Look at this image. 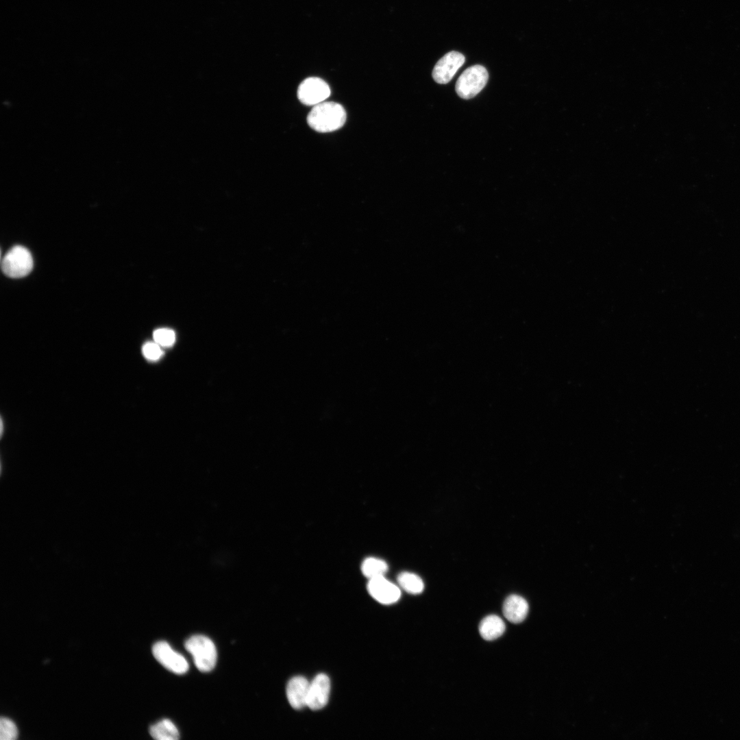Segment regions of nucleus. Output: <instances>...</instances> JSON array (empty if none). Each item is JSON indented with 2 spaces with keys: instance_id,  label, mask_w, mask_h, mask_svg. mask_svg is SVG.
I'll list each match as a JSON object with an SVG mask.
<instances>
[{
  "instance_id": "f257e3e1",
  "label": "nucleus",
  "mask_w": 740,
  "mask_h": 740,
  "mask_svg": "<svg viewBox=\"0 0 740 740\" xmlns=\"http://www.w3.org/2000/svg\"><path fill=\"white\" fill-rule=\"evenodd\" d=\"M346 121V112L339 103L323 101L312 108L307 116V123L319 132H330L340 129Z\"/></svg>"
},
{
  "instance_id": "f03ea898",
  "label": "nucleus",
  "mask_w": 740,
  "mask_h": 740,
  "mask_svg": "<svg viewBox=\"0 0 740 740\" xmlns=\"http://www.w3.org/2000/svg\"><path fill=\"white\" fill-rule=\"evenodd\" d=\"M184 646L192 654L195 665L199 671L208 672L214 667L217 653L210 639L204 635H193L185 641Z\"/></svg>"
},
{
  "instance_id": "7ed1b4c3",
  "label": "nucleus",
  "mask_w": 740,
  "mask_h": 740,
  "mask_svg": "<svg viewBox=\"0 0 740 740\" xmlns=\"http://www.w3.org/2000/svg\"><path fill=\"white\" fill-rule=\"evenodd\" d=\"M488 79L489 73L484 66L480 64L469 66L457 79L456 92L463 99H471L484 88Z\"/></svg>"
},
{
  "instance_id": "20e7f679",
  "label": "nucleus",
  "mask_w": 740,
  "mask_h": 740,
  "mask_svg": "<svg viewBox=\"0 0 740 740\" xmlns=\"http://www.w3.org/2000/svg\"><path fill=\"white\" fill-rule=\"evenodd\" d=\"M33 258L29 251L21 245L11 248L1 260L3 273L12 278L28 275L33 268Z\"/></svg>"
},
{
  "instance_id": "39448f33",
  "label": "nucleus",
  "mask_w": 740,
  "mask_h": 740,
  "mask_svg": "<svg viewBox=\"0 0 740 740\" xmlns=\"http://www.w3.org/2000/svg\"><path fill=\"white\" fill-rule=\"evenodd\" d=\"M330 93L328 84L322 79L315 77L304 79L297 89L299 100L306 106H314L323 102Z\"/></svg>"
},
{
  "instance_id": "423d86ee",
  "label": "nucleus",
  "mask_w": 740,
  "mask_h": 740,
  "mask_svg": "<svg viewBox=\"0 0 740 740\" xmlns=\"http://www.w3.org/2000/svg\"><path fill=\"white\" fill-rule=\"evenodd\" d=\"M152 653L162 666L175 674H183L188 670L186 658L173 650L166 641L156 642L153 645Z\"/></svg>"
},
{
  "instance_id": "0eeeda50",
  "label": "nucleus",
  "mask_w": 740,
  "mask_h": 740,
  "mask_svg": "<svg viewBox=\"0 0 740 740\" xmlns=\"http://www.w3.org/2000/svg\"><path fill=\"white\" fill-rule=\"evenodd\" d=\"M465 56L455 51L444 55L435 64L432 70V77L438 84L448 83L465 63Z\"/></svg>"
},
{
  "instance_id": "6e6552de",
  "label": "nucleus",
  "mask_w": 740,
  "mask_h": 740,
  "mask_svg": "<svg viewBox=\"0 0 740 740\" xmlns=\"http://www.w3.org/2000/svg\"><path fill=\"white\" fill-rule=\"evenodd\" d=\"M367 589L373 598L383 604L395 603L401 596L399 588L384 576L369 579Z\"/></svg>"
},
{
  "instance_id": "1a4fd4ad",
  "label": "nucleus",
  "mask_w": 740,
  "mask_h": 740,
  "mask_svg": "<svg viewBox=\"0 0 740 740\" xmlns=\"http://www.w3.org/2000/svg\"><path fill=\"white\" fill-rule=\"evenodd\" d=\"M330 681L328 676L320 674L310 682L307 706L313 711L323 708L328 702Z\"/></svg>"
},
{
  "instance_id": "9d476101",
  "label": "nucleus",
  "mask_w": 740,
  "mask_h": 740,
  "mask_svg": "<svg viewBox=\"0 0 740 740\" xmlns=\"http://www.w3.org/2000/svg\"><path fill=\"white\" fill-rule=\"evenodd\" d=\"M310 682L303 676L292 678L286 686V697L290 705L295 709L307 706Z\"/></svg>"
},
{
  "instance_id": "9b49d317",
  "label": "nucleus",
  "mask_w": 740,
  "mask_h": 740,
  "mask_svg": "<svg viewBox=\"0 0 740 740\" xmlns=\"http://www.w3.org/2000/svg\"><path fill=\"white\" fill-rule=\"evenodd\" d=\"M528 604L522 597L513 594L508 596L504 602L502 612L507 620L513 624H519L526 617L528 613Z\"/></svg>"
},
{
  "instance_id": "f8f14e48",
  "label": "nucleus",
  "mask_w": 740,
  "mask_h": 740,
  "mask_svg": "<svg viewBox=\"0 0 740 740\" xmlns=\"http://www.w3.org/2000/svg\"><path fill=\"white\" fill-rule=\"evenodd\" d=\"M478 629L482 638L486 641H492L503 634L506 626L501 617L495 615H490L480 621Z\"/></svg>"
},
{
  "instance_id": "ddd939ff",
  "label": "nucleus",
  "mask_w": 740,
  "mask_h": 740,
  "mask_svg": "<svg viewBox=\"0 0 740 740\" xmlns=\"http://www.w3.org/2000/svg\"><path fill=\"white\" fill-rule=\"evenodd\" d=\"M149 733L157 740H177L180 738L177 727L168 719H164L152 725L149 728Z\"/></svg>"
},
{
  "instance_id": "4468645a",
  "label": "nucleus",
  "mask_w": 740,
  "mask_h": 740,
  "mask_svg": "<svg viewBox=\"0 0 740 740\" xmlns=\"http://www.w3.org/2000/svg\"><path fill=\"white\" fill-rule=\"evenodd\" d=\"M397 582L399 586L406 592L417 595L421 593L424 589V583L422 579L415 574L404 571L397 576Z\"/></svg>"
},
{
  "instance_id": "2eb2a0df",
  "label": "nucleus",
  "mask_w": 740,
  "mask_h": 740,
  "mask_svg": "<svg viewBox=\"0 0 740 740\" xmlns=\"http://www.w3.org/2000/svg\"><path fill=\"white\" fill-rule=\"evenodd\" d=\"M362 574L369 579L382 576L388 570V565L382 559L369 557L362 563Z\"/></svg>"
},
{
  "instance_id": "dca6fc26",
  "label": "nucleus",
  "mask_w": 740,
  "mask_h": 740,
  "mask_svg": "<svg viewBox=\"0 0 740 740\" xmlns=\"http://www.w3.org/2000/svg\"><path fill=\"white\" fill-rule=\"evenodd\" d=\"M18 731L15 724L7 717L0 719V739L14 740L17 738Z\"/></svg>"
},
{
  "instance_id": "f3484780",
  "label": "nucleus",
  "mask_w": 740,
  "mask_h": 740,
  "mask_svg": "<svg viewBox=\"0 0 740 740\" xmlns=\"http://www.w3.org/2000/svg\"><path fill=\"white\" fill-rule=\"evenodd\" d=\"M153 339L156 343L163 347H170L175 343V332L167 328L157 329L153 332Z\"/></svg>"
},
{
  "instance_id": "a211bd4d",
  "label": "nucleus",
  "mask_w": 740,
  "mask_h": 740,
  "mask_svg": "<svg viewBox=\"0 0 740 740\" xmlns=\"http://www.w3.org/2000/svg\"><path fill=\"white\" fill-rule=\"evenodd\" d=\"M143 354L149 360H157L161 358L162 351L156 342H147L143 347Z\"/></svg>"
}]
</instances>
